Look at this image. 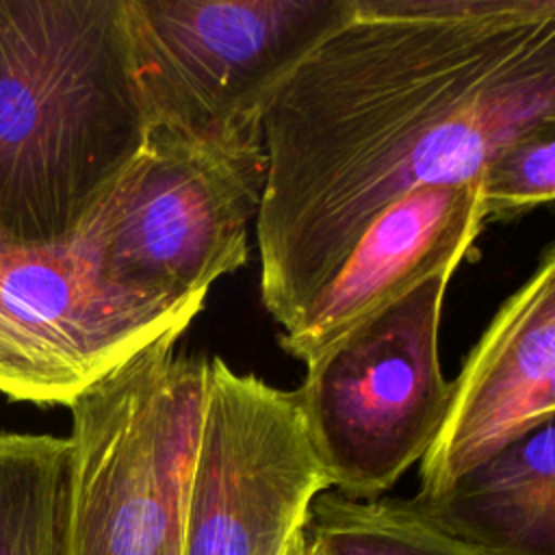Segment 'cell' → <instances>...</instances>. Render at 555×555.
<instances>
[{
    "instance_id": "11",
    "label": "cell",
    "mask_w": 555,
    "mask_h": 555,
    "mask_svg": "<svg viewBox=\"0 0 555 555\" xmlns=\"http://www.w3.org/2000/svg\"><path fill=\"white\" fill-rule=\"evenodd\" d=\"M414 505L447 533L490 553L555 555L553 423L490 457L436 501Z\"/></svg>"
},
{
    "instance_id": "9",
    "label": "cell",
    "mask_w": 555,
    "mask_h": 555,
    "mask_svg": "<svg viewBox=\"0 0 555 555\" xmlns=\"http://www.w3.org/2000/svg\"><path fill=\"white\" fill-rule=\"evenodd\" d=\"M555 416V247L494 312L451 382L442 425L421 457L416 496L429 503L457 479Z\"/></svg>"
},
{
    "instance_id": "5",
    "label": "cell",
    "mask_w": 555,
    "mask_h": 555,
    "mask_svg": "<svg viewBox=\"0 0 555 555\" xmlns=\"http://www.w3.org/2000/svg\"><path fill=\"white\" fill-rule=\"evenodd\" d=\"M267 180L260 143H202L147 130L134 163L72 241L117 291L208 295L245 267Z\"/></svg>"
},
{
    "instance_id": "4",
    "label": "cell",
    "mask_w": 555,
    "mask_h": 555,
    "mask_svg": "<svg viewBox=\"0 0 555 555\" xmlns=\"http://www.w3.org/2000/svg\"><path fill=\"white\" fill-rule=\"evenodd\" d=\"M147 130L260 143L262 115L353 0H124Z\"/></svg>"
},
{
    "instance_id": "8",
    "label": "cell",
    "mask_w": 555,
    "mask_h": 555,
    "mask_svg": "<svg viewBox=\"0 0 555 555\" xmlns=\"http://www.w3.org/2000/svg\"><path fill=\"white\" fill-rule=\"evenodd\" d=\"M208 295L137 297L106 284L74 245L0 238V392L69 405L167 332H186Z\"/></svg>"
},
{
    "instance_id": "2",
    "label": "cell",
    "mask_w": 555,
    "mask_h": 555,
    "mask_svg": "<svg viewBox=\"0 0 555 555\" xmlns=\"http://www.w3.org/2000/svg\"><path fill=\"white\" fill-rule=\"evenodd\" d=\"M145 139L124 0H0V238L69 245Z\"/></svg>"
},
{
    "instance_id": "13",
    "label": "cell",
    "mask_w": 555,
    "mask_h": 555,
    "mask_svg": "<svg viewBox=\"0 0 555 555\" xmlns=\"http://www.w3.org/2000/svg\"><path fill=\"white\" fill-rule=\"evenodd\" d=\"M306 535L319 555H496L434 525L412 499L314 496Z\"/></svg>"
},
{
    "instance_id": "15",
    "label": "cell",
    "mask_w": 555,
    "mask_h": 555,
    "mask_svg": "<svg viewBox=\"0 0 555 555\" xmlns=\"http://www.w3.org/2000/svg\"><path fill=\"white\" fill-rule=\"evenodd\" d=\"M304 555H319V553H317V548L312 546V542L308 540V535H306V553H304Z\"/></svg>"
},
{
    "instance_id": "12",
    "label": "cell",
    "mask_w": 555,
    "mask_h": 555,
    "mask_svg": "<svg viewBox=\"0 0 555 555\" xmlns=\"http://www.w3.org/2000/svg\"><path fill=\"white\" fill-rule=\"evenodd\" d=\"M69 438L0 431V555H63Z\"/></svg>"
},
{
    "instance_id": "6",
    "label": "cell",
    "mask_w": 555,
    "mask_h": 555,
    "mask_svg": "<svg viewBox=\"0 0 555 555\" xmlns=\"http://www.w3.org/2000/svg\"><path fill=\"white\" fill-rule=\"evenodd\" d=\"M453 273L421 282L306 362L297 397L332 490L382 496L436 438L451 395L438 332Z\"/></svg>"
},
{
    "instance_id": "14",
    "label": "cell",
    "mask_w": 555,
    "mask_h": 555,
    "mask_svg": "<svg viewBox=\"0 0 555 555\" xmlns=\"http://www.w3.org/2000/svg\"><path fill=\"white\" fill-rule=\"evenodd\" d=\"M555 195V124L529 130L501 147L479 173L483 223L512 221Z\"/></svg>"
},
{
    "instance_id": "1",
    "label": "cell",
    "mask_w": 555,
    "mask_h": 555,
    "mask_svg": "<svg viewBox=\"0 0 555 555\" xmlns=\"http://www.w3.org/2000/svg\"><path fill=\"white\" fill-rule=\"evenodd\" d=\"M555 124V0H353L262 115L260 297L299 323L371 223Z\"/></svg>"
},
{
    "instance_id": "7",
    "label": "cell",
    "mask_w": 555,
    "mask_h": 555,
    "mask_svg": "<svg viewBox=\"0 0 555 555\" xmlns=\"http://www.w3.org/2000/svg\"><path fill=\"white\" fill-rule=\"evenodd\" d=\"M332 490L297 390L206 364L195 451L184 494L182 555H280Z\"/></svg>"
},
{
    "instance_id": "10",
    "label": "cell",
    "mask_w": 555,
    "mask_h": 555,
    "mask_svg": "<svg viewBox=\"0 0 555 555\" xmlns=\"http://www.w3.org/2000/svg\"><path fill=\"white\" fill-rule=\"evenodd\" d=\"M483 228L479 178L403 195L360 236L299 323L282 332V349L310 362L421 282L455 271Z\"/></svg>"
},
{
    "instance_id": "3",
    "label": "cell",
    "mask_w": 555,
    "mask_h": 555,
    "mask_svg": "<svg viewBox=\"0 0 555 555\" xmlns=\"http://www.w3.org/2000/svg\"><path fill=\"white\" fill-rule=\"evenodd\" d=\"M167 332L85 388L72 412L63 555H182L208 358Z\"/></svg>"
}]
</instances>
